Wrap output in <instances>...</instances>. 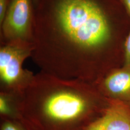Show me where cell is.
<instances>
[{"instance_id":"ba28073f","label":"cell","mask_w":130,"mask_h":130,"mask_svg":"<svg viewBox=\"0 0 130 130\" xmlns=\"http://www.w3.org/2000/svg\"><path fill=\"white\" fill-rule=\"evenodd\" d=\"M0 130H31L22 120L0 118Z\"/></svg>"},{"instance_id":"7c38bea8","label":"cell","mask_w":130,"mask_h":130,"mask_svg":"<svg viewBox=\"0 0 130 130\" xmlns=\"http://www.w3.org/2000/svg\"><path fill=\"white\" fill-rule=\"evenodd\" d=\"M38 1V0H32L33 4L34 5V6L36 5V4L37 3Z\"/></svg>"},{"instance_id":"5b68a950","label":"cell","mask_w":130,"mask_h":130,"mask_svg":"<svg viewBox=\"0 0 130 130\" xmlns=\"http://www.w3.org/2000/svg\"><path fill=\"white\" fill-rule=\"evenodd\" d=\"M110 101L130 105V66L123 65L111 70L94 84Z\"/></svg>"},{"instance_id":"8fae6325","label":"cell","mask_w":130,"mask_h":130,"mask_svg":"<svg viewBox=\"0 0 130 130\" xmlns=\"http://www.w3.org/2000/svg\"><path fill=\"white\" fill-rule=\"evenodd\" d=\"M126 12L130 17V0H122Z\"/></svg>"},{"instance_id":"8992f818","label":"cell","mask_w":130,"mask_h":130,"mask_svg":"<svg viewBox=\"0 0 130 130\" xmlns=\"http://www.w3.org/2000/svg\"><path fill=\"white\" fill-rule=\"evenodd\" d=\"M84 130H130V105L110 101L101 116Z\"/></svg>"},{"instance_id":"52a82bcc","label":"cell","mask_w":130,"mask_h":130,"mask_svg":"<svg viewBox=\"0 0 130 130\" xmlns=\"http://www.w3.org/2000/svg\"><path fill=\"white\" fill-rule=\"evenodd\" d=\"M20 96L0 92V118L22 120L19 110Z\"/></svg>"},{"instance_id":"7a4b0ae2","label":"cell","mask_w":130,"mask_h":130,"mask_svg":"<svg viewBox=\"0 0 130 130\" xmlns=\"http://www.w3.org/2000/svg\"><path fill=\"white\" fill-rule=\"evenodd\" d=\"M110 104L94 84L41 71L20 95L19 110L31 130H84Z\"/></svg>"},{"instance_id":"3957f363","label":"cell","mask_w":130,"mask_h":130,"mask_svg":"<svg viewBox=\"0 0 130 130\" xmlns=\"http://www.w3.org/2000/svg\"><path fill=\"white\" fill-rule=\"evenodd\" d=\"M33 49L30 42H1L0 92L21 95L29 86L35 74L23 64Z\"/></svg>"},{"instance_id":"9c48e42d","label":"cell","mask_w":130,"mask_h":130,"mask_svg":"<svg viewBox=\"0 0 130 130\" xmlns=\"http://www.w3.org/2000/svg\"><path fill=\"white\" fill-rule=\"evenodd\" d=\"M123 60V65L130 66V31L124 42Z\"/></svg>"},{"instance_id":"277c9868","label":"cell","mask_w":130,"mask_h":130,"mask_svg":"<svg viewBox=\"0 0 130 130\" xmlns=\"http://www.w3.org/2000/svg\"><path fill=\"white\" fill-rule=\"evenodd\" d=\"M34 11L32 0H10L1 25V42H32Z\"/></svg>"},{"instance_id":"6da1fadb","label":"cell","mask_w":130,"mask_h":130,"mask_svg":"<svg viewBox=\"0 0 130 130\" xmlns=\"http://www.w3.org/2000/svg\"><path fill=\"white\" fill-rule=\"evenodd\" d=\"M104 0H38L31 56L41 71L95 84L122 64Z\"/></svg>"},{"instance_id":"30bf717a","label":"cell","mask_w":130,"mask_h":130,"mask_svg":"<svg viewBox=\"0 0 130 130\" xmlns=\"http://www.w3.org/2000/svg\"><path fill=\"white\" fill-rule=\"evenodd\" d=\"M10 1V0H0V25L5 19Z\"/></svg>"}]
</instances>
